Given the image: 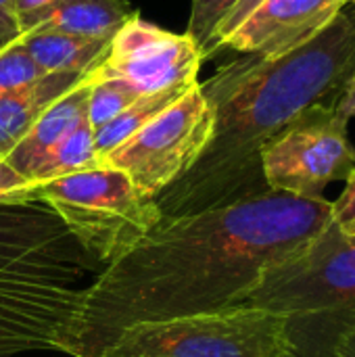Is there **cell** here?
<instances>
[{"label":"cell","instance_id":"obj_1","mask_svg":"<svg viewBox=\"0 0 355 357\" xmlns=\"http://www.w3.org/2000/svg\"><path fill=\"white\" fill-rule=\"evenodd\" d=\"M328 224L331 201L278 190L163 218L92 280L59 351L96 357L130 326L243 305L272 268L308 249Z\"/></svg>","mask_w":355,"mask_h":357},{"label":"cell","instance_id":"obj_2","mask_svg":"<svg viewBox=\"0 0 355 357\" xmlns=\"http://www.w3.org/2000/svg\"><path fill=\"white\" fill-rule=\"evenodd\" d=\"M354 69L355 4L287 52L243 54L199 82L213 132L190 172L157 197L161 215L197 213L270 190L262 151L310 109L337 105Z\"/></svg>","mask_w":355,"mask_h":357},{"label":"cell","instance_id":"obj_3","mask_svg":"<svg viewBox=\"0 0 355 357\" xmlns=\"http://www.w3.org/2000/svg\"><path fill=\"white\" fill-rule=\"evenodd\" d=\"M94 261L42 203H0V357L59 351Z\"/></svg>","mask_w":355,"mask_h":357},{"label":"cell","instance_id":"obj_4","mask_svg":"<svg viewBox=\"0 0 355 357\" xmlns=\"http://www.w3.org/2000/svg\"><path fill=\"white\" fill-rule=\"evenodd\" d=\"M243 305L285 318L289 357H333L355 328V238L331 222L308 249L272 268Z\"/></svg>","mask_w":355,"mask_h":357},{"label":"cell","instance_id":"obj_5","mask_svg":"<svg viewBox=\"0 0 355 357\" xmlns=\"http://www.w3.org/2000/svg\"><path fill=\"white\" fill-rule=\"evenodd\" d=\"M23 203L46 205L105 268L130 253L163 220L157 199L142 195L123 172L107 165L33 184Z\"/></svg>","mask_w":355,"mask_h":357},{"label":"cell","instance_id":"obj_6","mask_svg":"<svg viewBox=\"0 0 355 357\" xmlns=\"http://www.w3.org/2000/svg\"><path fill=\"white\" fill-rule=\"evenodd\" d=\"M96 357H289L280 314L236 305L121 331Z\"/></svg>","mask_w":355,"mask_h":357},{"label":"cell","instance_id":"obj_7","mask_svg":"<svg viewBox=\"0 0 355 357\" xmlns=\"http://www.w3.org/2000/svg\"><path fill=\"white\" fill-rule=\"evenodd\" d=\"M211 132L213 111L197 82L153 121L111 151L100 165L123 172L142 195L157 199L190 172Z\"/></svg>","mask_w":355,"mask_h":357},{"label":"cell","instance_id":"obj_8","mask_svg":"<svg viewBox=\"0 0 355 357\" xmlns=\"http://www.w3.org/2000/svg\"><path fill=\"white\" fill-rule=\"evenodd\" d=\"M337 105L310 109L262 151V172L270 190L322 199L331 182H345L354 174L349 119Z\"/></svg>","mask_w":355,"mask_h":357},{"label":"cell","instance_id":"obj_9","mask_svg":"<svg viewBox=\"0 0 355 357\" xmlns=\"http://www.w3.org/2000/svg\"><path fill=\"white\" fill-rule=\"evenodd\" d=\"M201 63V50L186 33H172L136 15L113 36L94 73L142 96L199 82Z\"/></svg>","mask_w":355,"mask_h":357},{"label":"cell","instance_id":"obj_10","mask_svg":"<svg viewBox=\"0 0 355 357\" xmlns=\"http://www.w3.org/2000/svg\"><path fill=\"white\" fill-rule=\"evenodd\" d=\"M345 0H266L218 48L239 54L274 56L322 31Z\"/></svg>","mask_w":355,"mask_h":357},{"label":"cell","instance_id":"obj_11","mask_svg":"<svg viewBox=\"0 0 355 357\" xmlns=\"http://www.w3.org/2000/svg\"><path fill=\"white\" fill-rule=\"evenodd\" d=\"M94 71V69H92ZM88 71L86 77L63 94L56 102H52L31 126V130L19 140V144L4 157V163L10 165L17 174L29 180L40 161L61 142L65 140L82 121H86L88 92L94 73Z\"/></svg>","mask_w":355,"mask_h":357},{"label":"cell","instance_id":"obj_12","mask_svg":"<svg viewBox=\"0 0 355 357\" xmlns=\"http://www.w3.org/2000/svg\"><path fill=\"white\" fill-rule=\"evenodd\" d=\"M84 77L86 73H48L27 88L0 94V159L19 144L52 102L75 88Z\"/></svg>","mask_w":355,"mask_h":357},{"label":"cell","instance_id":"obj_13","mask_svg":"<svg viewBox=\"0 0 355 357\" xmlns=\"http://www.w3.org/2000/svg\"><path fill=\"white\" fill-rule=\"evenodd\" d=\"M19 40L46 73H88L105 59L113 38L33 29Z\"/></svg>","mask_w":355,"mask_h":357},{"label":"cell","instance_id":"obj_14","mask_svg":"<svg viewBox=\"0 0 355 357\" xmlns=\"http://www.w3.org/2000/svg\"><path fill=\"white\" fill-rule=\"evenodd\" d=\"M138 13L126 0H56L36 29L113 38Z\"/></svg>","mask_w":355,"mask_h":357},{"label":"cell","instance_id":"obj_15","mask_svg":"<svg viewBox=\"0 0 355 357\" xmlns=\"http://www.w3.org/2000/svg\"><path fill=\"white\" fill-rule=\"evenodd\" d=\"M190 86H178L153 94H142L128 109H123L115 119L94 130V149L98 159L103 161L111 151H115L119 144L132 138L138 130H142L149 121H153L163 109H167L174 100H178Z\"/></svg>","mask_w":355,"mask_h":357},{"label":"cell","instance_id":"obj_16","mask_svg":"<svg viewBox=\"0 0 355 357\" xmlns=\"http://www.w3.org/2000/svg\"><path fill=\"white\" fill-rule=\"evenodd\" d=\"M94 167H100V159L94 149V130L86 119L40 161V165L29 176V182L42 184Z\"/></svg>","mask_w":355,"mask_h":357},{"label":"cell","instance_id":"obj_17","mask_svg":"<svg viewBox=\"0 0 355 357\" xmlns=\"http://www.w3.org/2000/svg\"><path fill=\"white\" fill-rule=\"evenodd\" d=\"M136 98H138V94L130 86H126L117 79L96 77V73H94L90 92H88V107H86V119H88L90 128L92 130L103 128L105 123L115 119L123 109H128Z\"/></svg>","mask_w":355,"mask_h":357},{"label":"cell","instance_id":"obj_18","mask_svg":"<svg viewBox=\"0 0 355 357\" xmlns=\"http://www.w3.org/2000/svg\"><path fill=\"white\" fill-rule=\"evenodd\" d=\"M48 73L38 65V61L27 52L21 40L4 46L0 50V94L27 88Z\"/></svg>","mask_w":355,"mask_h":357},{"label":"cell","instance_id":"obj_19","mask_svg":"<svg viewBox=\"0 0 355 357\" xmlns=\"http://www.w3.org/2000/svg\"><path fill=\"white\" fill-rule=\"evenodd\" d=\"M236 2L239 0H192L186 36L197 44L201 56Z\"/></svg>","mask_w":355,"mask_h":357},{"label":"cell","instance_id":"obj_20","mask_svg":"<svg viewBox=\"0 0 355 357\" xmlns=\"http://www.w3.org/2000/svg\"><path fill=\"white\" fill-rule=\"evenodd\" d=\"M331 222L345 234L355 238V172L345 180V190L331 203Z\"/></svg>","mask_w":355,"mask_h":357},{"label":"cell","instance_id":"obj_21","mask_svg":"<svg viewBox=\"0 0 355 357\" xmlns=\"http://www.w3.org/2000/svg\"><path fill=\"white\" fill-rule=\"evenodd\" d=\"M266 0H239L236 2V6L230 10V15L226 17V21L222 23V27L218 29V33L213 36V40L209 42V46L203 50V61L205 59H211L213 54H218V48H220V44L232 33V31H236L243 23H245V19L259 6V4H264Z\"/></svg>","mask_w":355,"mask_h":357},{"label":"cell","instance_id":"obj_22","mask_svg":"<svg viewBox=\"0 0 355 357\" xmlns=\"http://www.w3.org/2000/svg\"><path fill=\"white\" fill-rule=\"evenodd\" d=\"M31 186L33 184L27 178L17 174L4 163V159H0V203H23Z\"/></svg>","mask_w":355,"mask_h":357},{"label":"cell","instance_id":"obj_23","mask_svg":"<svg viewBox=\"0 0 355 357\" xmlns=\"http://www.w3.org/2000/svg\"><path fill=\"white\" fill-rule=\"evenodd\" d=\"M17 4V17L21 36L36 29L48 15V10L56 4V0H15Z\"/></svg>","mask_w":355,"mask_h":357},{"label":"cell","instance_id":"obj_24","mask_svg":"<svg viewBox=\"0 0 355 357\" xmlns=\"http://www.w3.org/2000/svg\"><path fill=\"white\" fill-rule=\"evenodd\" d=\"M21 38L15 0H0V50Z\"/></svg>","mask_w":355,"mask_h":357},{"label":"cell","instance_id":"obj_25","mask_svg":"<svg viewBox=\"0 0 355 357\" xmlns=\"http://www.w3.org/2000/svg\"><path fill=\"white\" fill-rule=\"evenodd\" d=\"M339 111L347 117V119H352L355 117V69L354 73H352V77H349V84H347V88H345V92H343V96H341V100H339Z\"/></svg>","mask_w":355,"mask_h":357},{"label":"cell","instance_id":"obj_26","mask_svg":"<svg viewBox=\"0 0 355 357\" xmlns=\"http://www.w3.org/2000/svg\"><path fill=\"white\" fill-rule=\"evenodd\" d=\"M333 357H355V328L337 345Z\"/></svg>","mask_w":355,"mask_h":357},{"label":"cell","instance_id":"obj_27","mask_svg":"<svg viewBox=\"0 0 355 357\" xmlns=\"http://www.w3.org/2000/svg\"><path fill=\"white\" fill-rule=\"evenodd\" d=\"M345 2H352V4H355V0H345Z\"/></svg>","mask_w":355,"mask_h":357}]
</instances>
